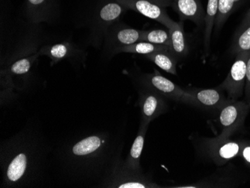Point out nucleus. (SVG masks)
<instances>
[{"mask_svg": "<svg viewBox=\"0 0 250 188\" xmlns=\"http://www.w3.org/2000/svg\"><path fill=\"white\" fill-rule=\"evenodd\" d=\"M112 140L106 133H94L73 140L60 151L63 171L71 180L92 182L105 172L116 158L113 157Z\"/></svg>", "mask_w": 250, "mask_h": 188, "instance_id": "obj_1", "label": "nucleus"}, {"mask_svg": "<svg viewBox=\"0 0 250 188\" xmlns=\"http://www.w3.org/2000/svg\"><path fill=\"white\" fill-rule=\"evenodd\" d=\"M43 150L37 138L23 133L2 148V169L5 187L30 185L42 172Z\"/></svg>", "mask_w": 250, "mask_h": 188, "instance_id": "obj_2", "label": "nucleus"}, {"mask_svg": "<svg viewBox=\"0 0 250 188\" xmlns=\"http://www.w3.org/2000/svg\"><path fill=\"white\" fill-rule=\"evenodd\" d=\"M102 186L116 188H158L150 177L136 173L127 168L124 162L116 158L104 179Z\"/></svg>", "mask_w": 250, "mask_h": 188, "instance_id": "obj_3", "label": "nucleus"}, {"mask_svg": "<svg viewBox=\"0 0 250 188\" xmlns=\"http://www.w3.org/2000/svg\"><path fill=\"white\" fill-rule=\"evenodd\" d=\"M127 10L116 0H106L101 2L95 11L91 23L92 39L95 42L104 39L108 29L118 23Z\"/></svg>", "mask_w": 250, "mask_h": 188, "instance_id": "obj_4", "label": "nucleus"}, {"mask_svg": "<svg viewBox=\"0 0 250 188\" xmlns=\"http://www.w3.org/2000/svg\"><path fill=\"white\" fill-rule=\"evenodd\" d=\"M142 85L149 87L169 100L196 106V101L187 90L161 75L157 70L154 73L142 76Z\"/></svg>", "mask_w": 250, "mask_h": 188, "instance_id": "obj_5", "label": "nucleus"}, {"mask_svg": "<svg viewBox=\"0 0 250 188\" xmlns=\"http://www.w3.org/2000/svg\"><path fill=\"white\" fill-rule=\"evenodd\" d=\"M250 110V106L246 101L229 99L220 109L219 122L222 127L218 137L229 138L244 125L246 118Z\"/></svg>", "mask_w": 250, "mask_h": 188, "instance_id": "obj_6", "label": "nucleus"}, {"mask_svg": "<svg viewBox=\"0 0 250 188\" xmlns=\"http://www.w3.org/2000/svg\"><path fill=\"white\" fill-rule=\"evenodd\" d=\"M202 152L213 164L223 166L241 153V142L229 138H206L202 140Z\"/></svg>", "mask_w": 250, "mask_h": 188, "instance_id": "obj_7", "label": "nucleus"}, {"mask_svg": "<svg viewBox=\"0 0 250 188\" xmlns=\"http://www.w3.org/2000/svg\"><path fill=\"white\" fill-rule=\"evenodd\" d=\"M250 51H244L236 55L235 60L226 80L219 85L227 94L230 100L237 101L244 95L247 63Z\"/></svg>", "mask_w": 250, "mask_h": 188, "instance_id": "obj_8", "label": "nucleus"}, {"mask_svg": "<svg viewBox=\"0 0 250 188\" xmlns=\"http://www.w3.org/2000/svg\"><path fill=\"white\" fill-rule=\"evenodd\" d=\"M139 106L141 112V123L149 125L154 119L168 110L165 98L149 87L142 85L139 91Z\"/></svg>", "mask_w": 250, "mask_h": 188, "instance_id": "obj_9", "label": "nucleus"}, {"mask_svg": "<svg viewBox=\"0 0 250 188\" xmlns=\"http://www.w3.org/2000/svg\"><path fill=\"white\" fill-rule=\"evenodd\" d=\"M143 30L133 29L120 23L112 25L105 34V50L113 54L115 50L124 46L141 42Z\"/></svg>", "mask_w": 250, "mask_h": 188, "instance_id": "obj_10", "label": "nucleus"}, {"mask_svg": "<svg viewBox=\"0 0 250 188\" xmlns=\"http://www.w3.org/2000/svg\"><path fill=\"white\" fill-rule=\"evenodd\" d=\"M128 10L141 14L149 19L157 21L164 25L167 29L172 27L176 22L168 17L166 8L158 6L148 0H116Z\"/></svg>", "mask_w": 250, "mask_h": 188, "instance_id": "obj_11", "label": "nucleus"}, {"mask_svg": "<svg viewBox=\"0 0 250 188\" xmlns=\"http://www.w3.org/2000/svg\"><path fill=\"white\" fill-rule=\"evenodd\" d=\"M56 0H26L25 14L31 23H50L56 16Z\"/></svg>", "mask_w": 250, "mask_h": 188, "instance_id": "obj_12", "label": "nucleus"}, {"mask_svg": "<svg viewBox=\"0 0 250 188\" xmlns=\"http://www.w3.org/2000/svg\"><path fill=\"white\" fill-rule=\"evenodd\" d=\"M196 101V106L211 110H220L229 100L223 91L216 88H192L187 90Z\"/></svg>", "mask_w": 250, "mask_h": 188, "instance_id": "obj_13", "label": "nucleus"}, {"mask_svg": "<svg viewBox=\"0 0 250 188\" xmlns=\"http://www.w3.org/2000/svg\"><path fill=\"white\" fill-rule=\"evenodd\" d=\"M171 7L179 15L181 21H190L198 26L205 23L206 13L201 0H173Z\"/></svg>", "mask_w": 250, "mask_h": 188, "instance_id": "obj_14", "label": "nucleus"}, {"mask_svg": "<svg viewBox=\"0 0 250 188\" xmlns=\"http://www.w3.org/2000/svg\"><path fill=\"white\" fill-rule=\"evenodd\" d=\"M147 127L148 125L140 124L138 134L133 141L127 158L124 161V164L127 168L136 173H143V169L140 165V158H141L143 147H144L145 139H146Z\"/></svg>", "mask_w": 250, "mask_h": 188, "instance_id": "obj_15", "label": "nucleus"}, {"mask_svg": "<svg viewBox=\"0 0 250 188\" xmlns=\"http://www.w3.org/2000/svg\"><path fill=\"white\" fill-rule=\"evenodd\" d=\"M80 50L69 42H61L53 45H45L38 51L39 56H46L51 61V65L66 59L72 58Z\"/></svg>", "mask_w": 250, "mask_h": 188, "instance_id": "obj_16", "label": "nucleus"}, {"mask_svg": "<svg viewBox=\"0 0 250 188\" xmlns=\"http://www.w3.org/2000/svg\"><path fill=\"white\" fill-rule=\"evenodd\" d=\"M171 42V51L178 60L186 57L189 52L186 36L184 30L183 21L176 23L168 29Z\"/></svg>", "mask_w": 250, "mask_h": 188, "instance_id": "obj_17", "label": "nucleus"}, {"mask_svg": "<svg viewBox=\"0 0 250 188\" xmlns=\"http://www.w3.org/2000/svg\"><path fill=\"white\" fill-rule=\"evenodd\" d=\"M145 57L164 71L177 75L176 65L178 60L172 51L155 52L146 55Z\"/></svg>", "mask_w": 250, "mask_h": 188, "instance_id": "obj_18", "label": "nucleus"}, {"mask_svg": "<svg viewBox=\"0 0 250 188\" xmlns=\"http://www.w3.org/2000/svg\"><path fill=\"white\" fill-rule=\"evenodd\" d=\"M171 51V48L168 46L158 45L154 43L146 42H139L131 45L124 46L115 50L112 55L120 53H134V54L146 55L151 54L155 52Z\"/></svg>", "mask_w": 250, "mask_h": 188, "instance_id": "obj_19", "label": "nucleus"}, {"mask_svg": "<svg viewBox=\"0 0 250 188\" xmlns=\"http://www.w3.org/2000/svg\"><path fill=\"white\" fill-rule=\"evenodd\" d=\"M218 12V0H208L205 18V34L204 47L207 53L210 50V37Z\"/></svg>", "mask_w": 250, "mask_h": 188, "instance_id": "obj_20", "label": "nucleus"}, {"mask_svg": "<svg viewBox=\"0 0 250 188\" xmlns=\"http://www.w3.org/2000/svg\"><path fill=\"white\" fill-rule=\"evenodd\" d=\"M231 53L237 55L244 51H250V22L241 24L234 36L231 47Z\"/></svg>", "mask_w": 250, "mask_h": 188, "instance_id": "obj_21", "label": "nucleus"}, {"mask_svg": "<svg viewBox=\"0 0 250 188\" xmlns=\"http://www.w3.org/2000/svg\"><path fill=\"white\" fill-rule=\"evenodd\" d=\"M39 53L31 55L29 57H22L17 61L14 62L8 68L11 75L22 76L28 74L30 71L32 64L35 63L38 57Z\"/></svg>", "mask_w": 250, "mask_h": 188, "instance_id": "obj_22", "label": "nucleus"}, {"mask_svg": "<svg viewBox=\"0 0 250 188\" xmlns=\"http://www.w3.org/2000/svg\"><path fill=\"white\" fill-rule=\"evenodd\" d=\"M141 42H149V43L158 44V45L171 47L169 32L168 30H164V29L143 31Z\"/></svg>", "mask_w": 250, "mask_h": 188, "instance_id": "obj_23", "label": "nucleus"}, {"mask_svg": "<svg viewBox=\"0 0 250 188\" xmlns=\"http://www.w3.org/2000/svg\"><path fill=\"white\" fill-rule=\"evenodd\" d=\"M234 0H218V12L215 21L217 31L221 29L229 17L234 11Z\"/></svg>", "mask_w": 250, "mask_h": 188, "instance_id": "obj_24", "label": "nucleus"}, {"mask_svg": "<svg viewBox=\"0 0 250 188\" xmlns=\"http://www.w3.org/2000/svg\"><path fill=\"white\" fill-rule=\"evenodd\" d=\"M245 101L250 106V53L247 63V74H246L245 88H244Z\"/></svg>", "mask_w": 250, "mask_h": 188, "instance_id": "obj_25", "label": "nucleus"}, {"mask_svg": "<svg viewBox=\"0 0 250 188\" xmlns=\"http://www.w3.org/2000/svg\"><path fill=\"white\" fill-rule=\"evenodd\" d=\"M241 156L250 168V141L241 142Z\"/></svg>", "mask_w": 250, "mask_h": 188, "instance_id": "obj_26", "label": "nucleus"}, {"mask_svg": "<svg viewBox=\"0 0 250 188\" xmlns=\"http://www.w3.org/2000/svg\"><path fill=\"white\" fill-rule=\"evenodd\" d=\"M148 1L164 8L172 6V2H173V0H148Z\"/></svg>", "mask_w": 250, "mask_h": 188, "instance_id": "obj_27", "label": "nucleus"}, {"mask_svg": "<svg viewBox=\"0 0 250 188\" xmlns=\"http://www.w3.org/2000/svg\"><path fill=\"white\" fill-rule=\"evenodd\" d=\"M250 22V8L247 12V15L244 17V19L243 20L242 23L241 24H245V23H249Z\"/></svg>", "mask_w": 250, "mask_h": 188, "instance_id": "obj_28", "label": "nucleus"}, {"mask_svg": "<svg viewBox=\"0 0 250 188\" xmlns=\"http://www.w3.org/2000/svg\"><path fill=\"white\" fill-rule=\"evenodd\" d=\"M240 1L241 0H234V8L237 6V4L239 3Z\"/></svg>", "mask_w": 250, "mask_h": 188, "instance_id": "obj_29", "label": "nucleus"}]
</instances>
